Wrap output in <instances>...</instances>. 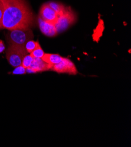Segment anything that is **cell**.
<instances>
[{"instance_id": "1", "label": "cell", "mask_w": 131, "mask_h": 147, "mask_svg": "<svg viewBox=\"0 0 131 147\" xmlns=\"http://www.w3.org/2000/svg\"><path fill=\"white\" fill-rule=\"evenodd\" d=\"M4 7L1 28L9 31L31 29L35 24L34 15L25 0H0Z\"/></svg>"}, {"instance_id": "2", "label": "cell", "mask_w": 131, "mask_h": 147, "mask_svg": "<svg viewBox=\"0 0 131 147\" xmlns=\"http://www.w3.org/2000/svg\"><path fill=\"white\" fill-rule=\"evenodd\" d=\"M34 38L31 29H17L11 30L8 34L7 40L9 45L24 47L25 43Z\"/></svg>"}, {"instance_id": "3", "label": "cell", "mask_w": 131, "mask_h": 147, "mask_svg": "<svg viewBox=\"0 0 131 147\" xmlns=\"http://www.w3.org/2000/svg\"><path fill=\"white\" fill-rule=\"evenodd\" d=\"M76 21L77 16L75 13L69 7H67L63 14L58 16L57 22L55 24L58 34L67 30Z\"/></svg>"}, {"instance_id": "4", "label": "cell", "mask_w": 131, "mask_h": 147, "mask_svg": "<svg viewBox=\"0 0 131 147\" xmlns=\"http://www.w3.org/2000/svg\"><path fill=\"white\" fill-rule=\"evenodd\" d=\"M27 53L25 47L10 45L6 51V57L9 63L16 67L21 65L23 58Z\"/></svg>"}, {"instance_id": "5", "label": "cell", "mask_w": 131, "mask_h": 147, "mask_svg": "<svg viewBox=\"0 0 131 147\" xmlns=\"http://www.w3.org/2000/svg\"><path fill=\"white\" fill-rule=\"evenodd\" d=\"M51 70L59 73H68L72 75H75L78 73L75 64L66 57H63L62 61L59 63L52 65Z\"/></svg>"}, {"instance_id": "6", "label": "cell", "mask_w": 131, "mask_h": 147, "mask_svg": "<svg viewBox=\"0 0 131 147\" xmlns=\"http://www.w3.org/2000/svg\"><path fill=\"white\" fill-rule=\"evenodd\" d=\"M39 17L43 21L55 25L57 22L58 15L48 5L47 3H45L40 8Z\"/></svg>"}, {"instance_id": "7", "label": "cell", "mask_w": 131, "mask_h": 147, "mask_svg": "<svg viewBox=\"0 0 131 147\" xmlns=\"http://www.w3.org/2000/svg\"><path fill=\"white\" fill-rule=\"evenodd\" d=\"M38 22L40 31L43 35L48 37H54L58 35L54 24L43 21L39 17H38Z\"/></svg>"}, {"instance_id": "8", "label": "cell", "mask_w": 131, "mask_h": 147, "mask_svg": "<svg viewBox=\"0 0 131 147\" xmlns=\"http://www.w3.org/2000/svg\"><path fill=\"white\" fill-rule=\"evenodd\" d=\"M51 66L52 65L47 63L41 58H34L30 67L35 70L36 72H38L51 70Z\"/></svg>"}, {"instance_id": "9", "label": "cell", "mask_w": 131, "mask_h": 147, "mask_svg": "<svg viewBox=\"0 0 131 147\" xmlns=\"http://www.w3.org/2000/svg\"><path fill=\"white\" fill-rule=\"evenodd\" d=\"M63 57L58 54L45 53L41 59L50 65H54L61 62Z\"/></svg>"}, {"instance_id": "10", "label": "cell", "mask_w": 131, "mask_h": 147, "mask_svg": "<svg viewBox=\"0 0 131 147\" xmlns=\"http://www.w3.org/2000/svg\"><path fill=\"white\" fill-rule=\"evenodd\" d=\"M47 3L58 15V16H61L62 14H63L67 7L62 4L56 1H51Z\"/></svg>"}, {"instance_id": "11", "label": "cell", "mask_w": 131, "mask_h": 147, "mask_svg": "<svg viewBox=\"0 0 131 147\" xmlns=\"http://www.w3.org/2000/svg\"><path fill=\"white\" fill-rule=\"evenodd\" d=\"M39 45L38 41H34L31 39L28 40L25 45V48L28 53H31L34 50H35L37 47Z\"/></svg>"}, {"instance_id": "12", "label": "cell", "mask_w": 131, "mask_h": 147, "mask_svg": "<svg viewBox=\"0 0 131 147\" xmlns=\"http://www.w3.org/2000/svg\"><path fill=\"white\" fill-rule=\"evenodd\" d=\"M34 59V58L30 54L26 55L24 56V57L23 58L21 66L25 69H26L28 67H30L31 66V64L33 63Z\"/></svg>"}, {"instance_id": "13", "label": "cell", "mask_w": 131, "mask_h": 147, "mask_svg": "<svg viewBox=\"0 0 131 147\" xmlns=\"http://www.w3.org/2000/svg\"><path fill=\"white\" fill-rule=\"evenodd\" d=\"M34 58H42L44 55L45 52L42 49L40 45H39L37 48L34 50L31 53H30Z\"/></svg>"}, {"instance_id": "14", "label": "cell", "mask_w": 131, "mask_h": 147, "mask_svg": "<svg viewBox=\"0 0 131 147\" xmlns=\"http://www.w3.org/2000/svg\"><path fill=\"white\" fill-rule=\"evenodd\" d=\"M26 73V69L22 67L21 65L17 66L16 67V69L14 70L12 73L16 75H21V74H24Z\"/></svg>"}, {"instance_id": "15", "label": "cell", "mask_w": 131, "mask_h": 147, "mask_svg": "<svg viewBox=\"0 0 131 147\" xmlns=\"http://www.w3.org/2000/svg\"><path fill=\"white\" fill-rule=\"evenodd\" d=\"M3 12H4V7L2 3L0 1V29H2L1 23H2V19L3 16Z\"/></svg>"}, {"instance_id": "16", "label": "cell", "mask_w": 131, "mask_h": 147, "mask_svg": "<svg viewBox=\"0 0 131 147\" xmlns=\"http://www.w3.org/2000/svg\"><path fill=\"white\" fill-rule=\"evenodd\" d=\"M4 49H5L4 44L2 40H0V53H1Z\"/></svg>"}]
</instances>
